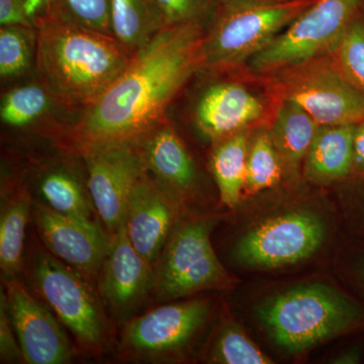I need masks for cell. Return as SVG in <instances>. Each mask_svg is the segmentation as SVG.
Segmentation results:
<instances>
[{
	"instance_id": "obj_12",
	"label": "cell",
	"mask_w": 364,
	"mask_h": 364,
	"mask_svg": "<svg viewBox=\"0 0 364 364\" xmlns=\"http://www.w3.org/2000/svg\"><path fill=\"white\" fill-rule=\"evenodd\" d=\"M6 284L7 312L26 363H70L74 348L56 316L40 299L28 293L18 279L6 280Z\"/></svg>"
},
{
	"instance_id": "obj_1",
	"label": "cell",
	"mask_w": 364,
	"mask_h": 364,
	"mask_svg": "<svg viewBox=\"0 0 364 364\" xmlns=\"http://www.w3.org/2000/svg\"><path fill=\"white\" fill-rule=\"evenodd\" d=\"M205 25L165 26L136 53L111 87L70 132L85 151L104 144L138 142L161 123L170 102L200 70Z\"/></svg>"
},
{
	"instance_id": "obj_35",
	"label": "cell",
	"mask_w": 364,
	"mask_h": 364,
	"mask_svg": "<svg viewBox=\"0 0 364 364\" xmlns=\"http://www.w3.org/2000/svg\"><path fill=\"white\" fill-rule=\"evenodd\" d=\"M361 358V350L358 347H352L340 353L336 358L334 359L333 363L337 364H354L358 363Z\"/></svg>"
},
{
	"instance_id": "obj_9",
	"label": "cell",
	"mask_w": 364,
	"mask_h": 364,
	"mask_svg": "<svg viewBox=\"0 0 364 364\" xmlns=\"http://www.w3.org/2000/svg\"><path fill=\"white\" fill-rule=\"evenodd\" d=\"M208 299L157 306L126 323L121 335L124 358L158 361L174 358L195 338L212 311Z\"/></svg>"
},
{
	"instance_id": "obj_3",
	"label": "cell",
	"mask_w": 364,
	"mask_h": 364,
	"mask_svg": "<svg viewBox=\"0 0 364 364\" xmlns=\"http://www.w3.org/2000/svg\"><path fill=\"white\" fill-rule=\"evenodd\" d=\"M316 0H220L200 47V70L248 63Z\"/></svg>"
},
{
	"instance_id": "obj_33",
	"label": "cell",
	"mask_w": 364,
	"mask_h": 364,
	"mask_svg": "<svg viewBox=\"0 0 364 364\" xmlns=\"http://www.w3.org/2000/svg\"><path fill=\"white\" fill-rule=\"evenodd\" d=\"M353 176H364V119L354 126Z\"/></svg>"
},
{
	"instance_id": "obj_36",
	"label": "cell",
	"mask_w": 364,
	"mask_h": 364,
	"mask_svg": "<svg viewBox=\"0 0 364 364\" xmlns=\"http://www.w3.org/2000/svg\"><path fill=\"white\" fill-rule=\"evenodd\" d=\"M363 16H364V4H363Z\"/></svg>"
},
{
	"instance_id": "obj_24",
	"label": "cell",
	"mask_w": 364,
	"mask_h": 364,
	"mask_svg": "<svg viewBox=\"0 0 364 364\" xmlns=\"http://www.w3.org/2000/svg\"><path fill=\"white\" fill-rule=\"evenodd\" d=\"M284 176V168L269 129H254L249 138L245 193L274 188Z\"/></svg>"
},
{
	"instance_id": "obj_32",
	"label": "cell",
	"mask_w": 364,
	"mask_h": 364,
	"mask_svg": "<svg viewBox=\"0 0 364 364\" xmlns=\"http://www.w3.org/2000/svg\"><path fill=\"white\" fill-rule=\"evenodd\" d=\"M0 25L33 28L35 21L26 11V0H0Z\"/></svg>"
},
{
	"instance_id": "obj_11",
	"label": "cell",
	"mask_w": 364,
	"mask_h": 364,
	"mask_svg": "<svg viewBox=\"0 0 364 364\" xmlns=\"http://www.w3.org/2000/svg\"><path fill=\"white\" fill-rule=\"evenodd\" d=\"M87 169L88 193L93 208L109 234L126 221L134 189L146 173L136 142L104 144L82 151Z\"/></svg>"
},
{
	"instance_id": "obj_23",
	"label": "cell",
	"mask_w": 364,
	"mask_h": 364,
	"mask_svg": "<svg viewBox=\"0 0 364 364\" xmlns=\"http://www.w3.org/2000/svg\"><path fill=\"white\" fill-rule=\"evenodd\" d=\"M33 202L25 191H18L2 205L0 215V267L4 279H18L23 267L26 229Z\"/></svg>"
},
{
	"instance_id": "obj_19",
	"label": "cell",
	"mask_w": 364,
	"mask_h": 364,
	"mask_svg": "<svg viewBox=\"0 0 364 364\" xmlns=\"http://www.w3.org/2000/svg\"><path fill=\"white\" fill-rule=\"evenodd\" d=\"M318 127L317 122L298 105L282 100L269 132L284 176H299Z\"/></svg>"
},
{
	"instance_id": "obj_13",
	"label": "cell",
	"mask_w": 364,
	"mask_h": 364,
	"mask_svg": "<svg viewBox=\"0 0 364 364\" xmlns=\"http://www.w3.org/2000/svg\"><path fill=\"white\" fill-rule=\"evenodd\" d=\"M97 277L102 301L119 322L136 317L154 291V267L134 247L124 225L112 234L111 246Z\"/></svg>"
},
{
	"instance_id": "obj_10",
	"label": "cell",
	"mask_w": 364,
	"mask_h": 364,
	"mask_svg": "<svg viewBox=\"0 0 364 364\" xmlns=\"http://www.w3.org/2000/svg\"><path fill=\"white\" fill-rule=\"evenodd\" d=\"M325 236V223L317 214L291 210L267 219L242 236L234 257L248 267H287L317 252Z\"/></svg>"
},
{
	"instance_id": "obj_22",
	"label": "cell",
	"mask_w": 364,
	"mask_h": 364,
	"mask_svg": "<svg viewBox=\"0 0 364 364\" xmlns=\"http://www.w3.org/2000/svg\"><path fill=\"white\" fill-rule=\"evenodd\" d=\"M251 129L238 132L215 143L210 167L223 203L234 208L245 193L247 151Z\"/></svg>"
},
{
	"instance_id": "obj_31",
	"label": "cell",
	"mask_w": 364,
	"mask_h": 364,
	"mask_svg": "<svg viewBox=\"0 0 364 364\" xmlns=\"http://www.w3.org/2000/svg\"><path fill=\"white\" fill-rule=\"evenodd\" d=\"M0 359L2 363H16L25 360L7 312L4 289H1L0 296Z\"/></svg>"
},
{
	"instance_id": "obj_25",
	"label": "cell",
	"mask_w": 364,
	"mask_h": 364,
	"mask_svg": "<svg viewBox=\"0 0 364 364\" xmlns=\"http://www.w3.org/2000/svg\"><path fill=\"white\" fill-rule=\"evenodd\" d=\"M51 102V95L42 85L18 86L2 97L0 117L6 126L25 128L44 116Z\"/></svg>"
},
{
	"instance_id": "obj_21",
	"label": "cell",
	"mask_w": 364,
	"mask_h": 364,
	"mask_svg": "<svg viewBox=\"0 0 364 364\" xmlns=\"http://www.w3.org/2000/svg\"><path fill=\"white\" fill-rule=\"evenodd\" d=\"M111 20L112 36L133 56L167 26L155 0H111Z\"/></svg>"
},
{
	"instance_id": "obj_4",
	"label": "cell",
	"mask_w": 364,
	"mask_h": 364,
	"mask_svg": "<svg viewBox=\"0 0 364 364\" xmlns=\"http://www.w3.org/2000/svg\"><path fill=\"white\" fill-rule=\"evenodd\" d=\"M258 315L272 341L289 353L338 336L360 320L350 299L321 284L287 289L265 301Z\"/></svg>"
},
{
	"instance_id": "obj_2",
	"label": "cell",
	"mask_w": 364,
	"mask_h": 364,
	"mask_svg": "<svg viewBox=\"0 0 364 364\" xmlns=\"http://www.w3.org/2000/svg\"><path fill=\"white\" fill-rule=\"evenodd\" d=\"M36 65L41 85L57 104L92 107L131 63L114 36L49 13L35 21Z\"/></svg>"
},
{
	"instance_id": "obj_6",
	"label": "cell",
	"mask_w": 364,
	"mask_h": 364,
	"mask_svg": "<svg viewBox=\"0 0 364 364\" xmlns=\"http://www.w3.org/2000/svg\"><path fill=\"white\" fill-rule=\"evenodd\" d=\"M28 262V279L41 301L81 346L100 350L107 339V318L85 275L41 245L33 248Z\"/></svg>"
},
{
	"instance_id": "obj_26",
	"label": "cell",
	"mask_w": 364,
	"mask_h": 364,
	"mask_svg": "<svg viewBox=\"0 0 364 364\" xmlns=\"http://www.w3.org/2000/svg\"><path fill=\"white\" fill-rule=\"evenodd\" d=\"M33 28L25 26H1L0 30V75L13 78L31 67L36 49Z\"/></svg>"
},
{
	"instance_id": "obj_8",
	"label": "cell",
	"mask_w": 364,
	"mask_h": 364,
	"mask_svg": "<svg viewBox=\"0 0 364 364\" xmlns=\"http://www.w3.org/2000/svg\"><path fill=\"white\" fill-rule=\"evenodd\" d=\"M284 100L308 112L318 126L355 124L364 119V95L329 56L277 73Z\"/></svg>"
},
{
	"instance_id": "obj_17",
	"label": "cell",
	"mask_w": 364,
	"mask_h": 364,
	"mask_svg": "<svg viewBox=\"0 0 364 364\" xmlns=\"http://www.w3.org/2000/svg\"><path fill=\"white\" fill-rule=\"evenodd\" d=\"M147 172L179 200L198 186V170L183 142L165 119L138 141Z\"/></svg>"
},
{
	"instance_id": "obj_15",
	"label": "cell",
	"mask_w": 364,
	"mask_h": 364,
	"mask_svg": "<svg viewBox=\"0 0 364 364\" xmlns=\"http://www.w3.org/2000/svg\"><path fill=\"white\" fill-rule=\"evenodd\" d=\"M177 203L148 172L132 193L124 226L134 247L153 267L176 228Z\"/></svg>"
},
{
	"instance_id": "obj_20",
	"label": "cell",
	"mask_w": 364,
	"mask_h": 364,
	"mask_svg": "<svg viewBox=\"0 0 364 364\" xmlns=\"http://www.w3.org/2000/svg\"><path fill=\"white\" fill-rule=\"evenodd\" d=\"M41 203L59 214L92 220V202L87 184L67 163L48 165L38 178Z\"/></svg>"
},
{
	"instance_id": "obj_16",
	"label": "cell",
	"mask_w": 364,
	"mask_h": 364,
	"mask_svg": "<svg viewBox=\"0 0 364 364\" xmlns=\"http://www.w3.org/2000/svg\"><path fill=\"white\" fill-rule=\"evenodd\" d=\"M265 105L240 83L223 81L200 93L193 109L198 130L215 143L248 130L264 116Z\"/></svg>"
},
{
	"instance_id": "obj_34",
	"label": "cell",
	"mask_w": 364,
	"mask_h": 364,
	"mask_svg": "<svg viewBox=\"0 0 364 364\" xmlns=\"http://www.w3.org/2000/svg\"><path fill=\"white\" fill-rule=\"evenodd\" d=\"M26 6L33 21L50 13V0H26Z\"/></svg>"
},
{
	"instance_id": "obj_30",
	"label": "cell",
	"mask_w": 364,
	"mask_h": 364,
	"mask_svg": "<svg viewBox=\"0 0 364 364\" xmlns=\"http://www.w3.org/2000/svg\"><path fill=\"white\" fill-rule=\"evenodd\" d=\"M71 21L112 36L111 0H64Z\"/></svg>"
},
{
	"instance_id": "obj_7",
	"label": "cell",
	"mask_w": 364,
	"mask_h": 364,
	"mask_svg": "<svg viewBox=\"0 0 364 364\" xmlns=\"http://www.w3.org/2000/svg\"><path fill=\"white\" fill-rule=\"evenodd\" d=\"M213 222L189 220L177 225L154 264V296L169 301L231 286V277L215 255Z\"/></svg>"
},
{
	"instance_id": "obj_18",
	"label": "cell",
	"mask_w": 364,
	"mask_h": 364,
	"mask_svg": "<svg viewBox=\"0 0 364 364\" xmlns=\"http://www.w3.org/2000/svg\"><path fill=\"white\" fill-rule=\"evenodd\" d=\"M354 126H320L303 165L311 183L327 186L352 176L354 165Z\"/></svg>"
},
{
	"instance_id": "obj_28",
	"label": "cell",
	"mask_w": 364,
	"mask_h": 364,
	"mask_svg": "<svg viewBox=\"0 0 364 364\" xmlns=\"http://www.w3.org/2000/svg\"><path fill=\"white\" fill-rule=\"evenodd\" d=\"M339 71L364 95V16L352 23L336 49L328 55Z\"/></svg>"
},
{
	"instance_id": "obj_14",
	"label": "cell",
	"mask_w": 364,
	"mask_h": 364,
	"mask_svg": "<svg viewBox=\"0 0 364 364\" xmlns=\"http://www.w3.org/2000/svg\"><path fill=\"white\" fill-rule=\"evenodd\" d=\"M32 215L49 252L85 277H97L111 246L109 232L93 220L59 214L40 200L33 203Z\"/></svg>"
},
{
	"instance_id": "obj_5",
	"label": "cell",
	"mask_w": 364,
	"mask_h": 364,
	"mask_svg": "<svg viewBox=\"0 0 364 364\" xmlns=\"http://www.w3.org/2000/svg\"><path fill=\"white\" fill-rule=\"evenodd\" d=\"M364 0H316L248 62L257 75L277 74L328 56L363 14Z\"/></svg>"
},
{
	"instance_id": "obj_29",
	"label": "cell",
	"mask_w": 364,
	"mask_h": 364,
	"mask_svg": "<svg viewBox=\"0 0 364 364\" xmlns=\"http://www.w3.org/2000/svg\"><path fill=\"white\" fill-rule=\"evenodd\" d=\"M166 26L186 23L205 25L212 18L220 0H155Z\"/></svg>"
},
{
	"instance_id": "obj_27",
	"label": "cell",
	"mask_w": 364,
	"mask_h": 364,
	"mask_svg": "<svg viewBox=\"0 0 364 364\" xmlns=\"http://www.w3.org/2000/svg\"><path fill=\"white\" fill-rule=\"evenodd\" d=\"M210 363L223 364H268L272 360L254 342L233 325L223 328L210 353Z\"/></svg>"
}]
</instances>
